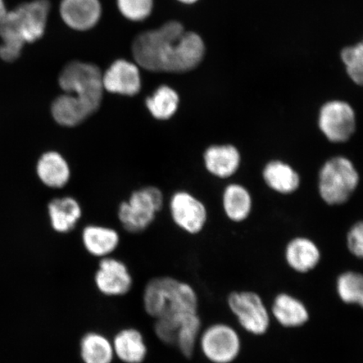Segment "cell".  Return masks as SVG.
Listing matches in <instances>:
<instances>
[{"label": "cell", "instance_id": "27", "mask_svg": "<svg viewBox=\"0 0 363 363\" xmlns=\"http://www.w3.org/2000/svg\"><path fill=\"white\" fill-rule=\"evenodd\" d=\"M52 113L58 124L67 127L79 125L90 117L85 108L68 94H62L54 101Z\"/></svg>", "mask_w": 363, "mask_h": 363}, {"label": "cell", "instance_id": "10", "mask_svg": "<svg viewBox=\"0 0 363 363\" xmlns=\"http://www.w3.org/2000/svg\"><path fill=\"white\" fill-rule=\"evenodd\" d=\"M269 308L272 321L284 329H301L311 321L310 308L301 298L289 292L276 294Z\"/></svg>", "mask_w": 363, "mask_h": 363}, {"label": "cell", "instance_id": "6", "mask_svg": "<svg viewBox=\"0 0 363 363\" xmlns=\"http://www.w3.org/2000/svg\"><path fill=\"white\" fill-rule=\"evenodd\" d=\"M227 306L239 328L252 337H264L269 333L272 319L269 306L254 290H235L227 296Z\"/></svg>", "mask_w": 363, "mask_h": 363}, {"label": "cell", "instance_id": "24", "mask_svg": "<svg viewBox=\"0 0 363 363\" xmlns=\"http://www.w3.org/2000/svg\"><path fill=\"white\" fill-rule=\"evenodd\" d=\"M335 291L339 301L349 306L363 310V274L355 270H347L337 277Z\"/></svg>", "mask_w": 363, "mask_h": 363}, {"label": "cell", "instance_id": "19", "mask_svg": "<svg viewBox=\"0 0 363 363\" xmlns=\"http://www.w3.org/2000/svg\"><path fill=\"white\" fill-rule=\"evenodd\" d=\"M82 238L85 249L91 255L102 258L115 252L120 243L116 230L101 225L85 227Z\"/></svg>", "mask_w": 363, "mask_h": 363}, {"label": "cell", "instance_id": "15", "mask_svg": "<svg viewBox=\"0 0 363 363\" xmlns=\"http://www.w3.org/2000/svg\"><path fill=\"white\" fill-rule=\"evenodd\" d=\"M321 252L310 238L297 237L290 240L284 250L286 264L298 274H310L321 262Z\"/></svg>", "mask_w": 363, "mask_h": 363}, {"label": "cell", "instance_id": "13", "mask_svg": "<svg viewBox=\"0 0 363 363\" xmlns=\"http://www.w3.org/2000/svg\"><path fill=\"white\" fill-rule=\"evenodd\" d=\"M102 82L107 92L125 96H135L142 89L138 66L125 59L113 62L104 72Z\"/></svg>", "mask_w": 363, "mask_h": 363}, {"label": "cell", "instance_id": "21", "mask_svg": "<svg viewBox=\"0 0 363 363\" xmlns=\"http://www.w3.org/2000/svg\"><path fill=\"white\" fill-rule=\"evenodd\" d=\"M38 174L45 185L53 189L65 187L71 174L65 157L56 152L45 153L40 159Z\"/></svg>", "mask_w": 363, "mask_h": 363}, {"label": "cell", "instance_id": "8", "mask_svg": "<svg viewBox=\"0 0 363 363\" xmlns=\"http://www.w3.org/2000/svg\"><path fill=\"white\" fill-rule=\"evenodd\" d=\"M163 204L160 189L149 186L131 194L128 201L121 203L118 217L124 228L139 233L148 228L155 220Z\"/></svg>", "mask_w": 363, "mask_h": 363}, {"label": "cell", "instance_id": "23", "mask_svg": "<svg viewBox=\"0 0 363 363\" xmlns=\"http://www.w3.org/2000/svg\"><path fill=\"white\" fill-rule=\"evenodd\" d=\"M80 355L84 363H112L116 357L111 340L96 331L82 337Z\"/></svg>", "mask_w": 363, "mask_h": 363}, {"label": "cell", "instance_id": "18", "mask_svg": "<svg viewBox=\"0 0 363 363\" xmlns=\"http://www.w3.org/2000/svg\"><path fill=\"white\" fill-rule=\"evenodd\" d=\"M262 178L267 187L280 194H291L301 186L298 172L289 163L272 160L267 163L262 171Z\"/></svg>", "mask_w": 363, "mask_h": 363}, {"label": "cell", "instance_id": "11", "mask_svg": "<svg viewBox=\"0 0 363 363\" xmlns=\"http://www.w3.org/2000/svg\"><path fill=\"white\" fill-rule=\"evenodd\" d=\"M170 212L175 224L189 234L201 233L206 224V207L189 192L179 191L172 195Z\"/></svg>", "mask_w": 363, "mask_h": 363}, {"label": "cell", "instance_id": "26", "mask_svg": "<svg viewBox=\"0 0 363 363\" xmlns=\"http://www.w3.org/2000/svg\"><path fill=\"white\" fill-rule=\"evenodd\" d=\"M202 331L201 317L198 313L186 315L180 320L176 334L175 347L186 358L194 356Z\"/></svg>", "mask_w": 363, "mask_h": 363}, {"label": "cell", "instance_id": "14", "mask_svg": "<svg viewBox=\"0 0 363 363\" xmlns=\"http://www.w3.org/2000/svg\"><path fill=\"white\" fill-rule=\"evenodd\" d=\"M60 15L71 29L89 30L101 20L102 6L99 0H62Z\"/></svg>", "mask_w": 363, "mask_h": 363}, {"label": "cell", "instance_id": "3", "mask_svg": "<svg viewBox=\"0 0 363 363\" xmlns=\"http://www.w3.org/2000/svg\"><path fill=\"white\" fill-rule=\"evenodd\" d=\"M143 306L155 320L198 313L199 298L191 285L172 277L149 281L143 292Z\"/></svg>", "mask_w": 363, "mask_h": 363}, {"label": "cell", "instance_id": "29", "mask_svg": "<svg viewBox=\"0 0 363 363\" xmlns=\"http://www.w3.org/2000/svg\"><path fill=\"white\" fill-rule=\"evenodd\" d=\"M117 6L127 20L143 21L151 16L153 0H117Z\"/></svg>", "mask_w": 363, "mask_h": 363}, {"label": "cell", "instance_id": "2", "mask_svg": "<svg viewBox=\"0 0 363 363\" xmlns=\"http://www.w3.org/2000/svg\"><path fill=\"white\" fill-rule=\"evenodd\" d=\"M48 0H33L21 4L7 13L0 24V57L4 61H16L21 56L25 43H31L45 33L49 15Z\"/></svg>", "mask_w": 363, "mask_h": 363}, {"label": "cell", "instance_id": "1", "mask_svg": "<svg viewBox=\"0 0 363 363\" xmlns=\"http://www.w3.org/2000/svg\"><path fill=\"white\" fill-rule=\"evenodd\" d=\"M206 45L201 36L186 31L176 21L139 34L133 44L135 61L150 72L182 74L191 71L201 65Z\"/></svg>", "mask_w": 363, "mask_h": 363}, {"label": "cell", "instance_id": "9", "mask_svg": "<svg viewBox=\"0 0 363 363\" xmlns=\"http://www.w3.org/2000/svg\"><path fill=\"white\" fill-rule=\"evenodd\" d=\"M318 126L329 142L347 143L357 129L356 113L347 102L329 101L320 108Z\"/></svg>", "mask_w": 363, "mask_h": 363}, {"label": "cell", "instance_id": "20", "mask_svg": "<svg viewBox=\"0 0 363 363\" xmlns=\"http://www.w3.org/2000/svg\"><path fill=\"white\" fill-rule=\"evenodd\" d=\"M222 203L225 214L231 221L242 222L246 220L252 210V198L249 190L239 184L226 186Z\"/></svg>", "mask_w": 363, "mask_h": 363}, {"label": "cell", "instance_id": "7", "mask_svg": "<svg viewBox=\"0 0 363 363\" xmlns=\"http://www.w3.org/2000/svg\"><path fill=\"white\" fill-rule=\"evenodd\" d=\"M198 345L211 363H234L243 350L238 330L225 322H216L201 331Z\"/></svg>", "mask_w": 363, "mask_h": 363}, {"label": "cell", "instance_id": "22", "mask_svg": "<svg viewBox=\"0 0 363 363\" xmlns=\"http://www.w3.org/2000/svg\"><path fill=\"white\" fill-rule=\"evenodd\" d=\"M49 215L53 229L60 233H67L78 223L82 208L74 198L57 199L49 204Z\"/></svg>", "mask_w": 363, "mask_h": 363}, {"label": "cell", "instance_id": "5", "mask_svg": "<svg viewBox=\"0 0 363 363\" xmlns=\"http://www.w3.org/2000/svg\"><path fill=\"white\" fill-rule=\"evenodd\" d=\"M360 175L350 159L335 156L328 159L318 176V191L328 206H342L355 193Z\"/></svg>", "mask_w": 363, "mask_h": 363}, {"label": "cell", "instance_id": "32", "mask_svg": "<svg viewBox=\"0 0 363 363\" xmlns=\"http://www.w3.org/2000/svg\"><path fill=\"white\" fill-rule=\"evenodd\" d=\"M178 1L185 4H192L196 3L198 0H178Z\"/></svg>", "mask_w": 363, "mask_h": 363}, {"label": "cell", "instance_id": "25", "mask_svg": "<svg viewBox=\"0 0 363 363\" xmlns=\"http://www.w3.org/2000/svg\"><path fill=\"white\" fill-rule=\"evenodd\" d=\"M179 94L169 86L162 85L146 99L148 111L157 121L171 119L179 106Z\"/></svg>", "mask_w": 363, "mask_h": 363}, {"label": "cell", "instance_id": "12", "mask_svg": "<svg viewBox=\"0 0 363 363\" xmlns=\"http://www.w3.org/2000/svg\"><path fill=\"white\" fill-rule=\"evenodd\" d=\"M94 283L102 294L108 297L123 296L133 287V277L123 262L104 257L95 272Z\"/></svg>", "mask_w": 363, "mask_h": 363}, {"label": "cell", "instance_id": "31", "mask_svg": "<svg viewBox=\"0 0 363 363\" xmlns=\"http://www.w3.org/2000/svg\"><path fill=\"white\" fill-rule=\"evenodd\" d=\"M7 10L6 7V4H4V0H0V24H1L4 18H6L7 15Z\"/></svg>", "mask_w": 363, "mask_h": 363}, {"label": "cell", "instance_id": "4", "mask_svg": "<svg viewBox=\"0 0 363 363\" xmlns=\"http://www.w3.org/2000/svg\"><path fill=\"white\" fill-rule=\"evenodd\" d=\"M102 75L99 67L93 63L71 62L61 72L59 85L92 116L102 103Z\"/></svg>", "mask_w": 363, "mask_h": 363}, {"label": "cell", "instance_id": "17", "mask_svg": "<svg viewBox=\"0 0 363 363\" xmlns=\"http://www.w3.org/2000/svg\"><path fill=\"white\" fill-rule=\"evenodd\" d=\"M115 356L123 363H143L147 356L143 335L135 328L122 329L112 340Z\"/></svg>", "mask_w": 363, "mask_h": 363}, {"label": "cell", "instance_id": "16", "mask_svg": "<svg viewBox=\"0 0 363 363\" xmlns=\"http://www.w3.org/2000/svg\"><path fill=\"white\" fill-rule=\"evenodd\" d=\"M203 162L207 171L213 176L228 179L239 170L242 155L233 145H213L204 152Z\"/></svg>", "mask_w": 363, "mask_h": 363}, {"label": "cell", "instance_id": "30", "mask_svg": "<svg viewBox=\"0 0 363 363\" xmlns=\"http://www.w3.org/2000/svg\"><path fill=\"white\" fill-rule=\"evenodd\" d=\"M347 246L353 257L363 260V220L356 222L349 230Z\"/></svg>", "mask_w": 363, "mask_h": 363}, {"label": "cell", "instance_id": "28", "mask_svg": "<svg viewBox=\"0 0 363 363\" xmlns=\"http://www.w3.org/2000/svg\"><path fill=\"white\" fill-rule=\"evenodd\" d=\"M342 58L354 83L363 85V40L354 47L345 48Z\"/></svg>", "mask_w": 363, "mask_h": 363}]
</instances>
